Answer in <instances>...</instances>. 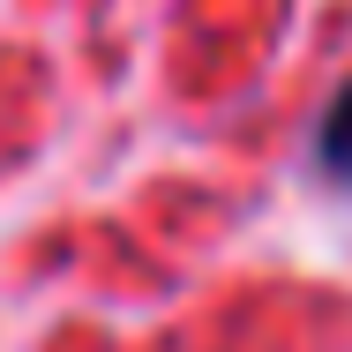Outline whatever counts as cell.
I'll list each match as a JSON object with an SVG mask.
<instances>
[{
    "mask_svg": "<svg viewBox=\"0 0 352 352\" xmlns=\"http://www.w3.org/2000/svg\"><path fill=\"white\" fill-rule=\"evenodd\" d=\"M315 165H322V180H338L352 188V82L330 98V113H322V135H315Z\"/></svg>",
    "mask_w": 352,
    "mask_h": 352,
    "instance_id": "cell-1",
    "label": "cell"
}]
</instances>
